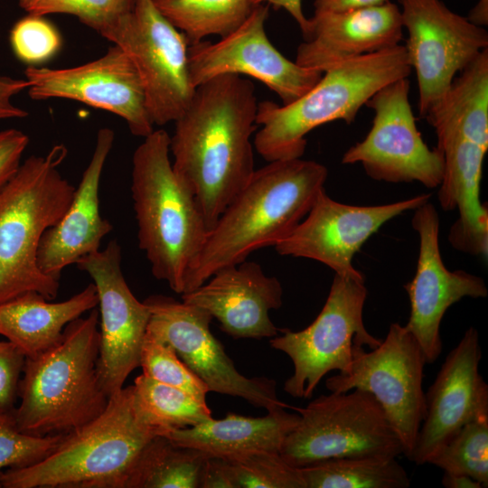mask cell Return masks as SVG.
I'll return each mask as SVG.
<instances>
[{
    "label": "cell",
    "mask_w": 488,
    "mask_h": 488,
    "mask_svg": "<svg viewBox=\"0 0 488 488\" xmlns=\"http://www.w3.org/2000/svg\"><path fill=\"white\" fill-rule=\"evenodd\" d=\"M258 103L249 80L222 74L197 86L174 121L172 166L193 193L209 230L255 171Z\"/></svg>",
    "instance_id": "1"
},
{
    "label": "cell",
    "mask_w": 488,
    "mask_h": 488,
    "mask_svg": "<svg viewBox=\"0 0 488 488\" xmlns=\"http://www.w3.org/2000/svg\"><path fill=\"white\" fill-rule=\"evenodd\" d=\"M267 163L254 171L209 230L183 294L221 268L275 246L301 222L324 189L328 171L320 163L301 157Z\"/></svg>",
    "instance_id": "2"
},
{
    "label": "cell",
    "mask_w": 488,
    "mask_h": 488,
    "mask_svg": "<svg viewBox=\"0 0 488 488\" xmlns=\"http://www.w3.org/2000/svg\"><path fill=\"white\" fill-rule=\"evenodd\" d=\"M163 431L139 408L133 385L109 397L105 410L63 434L41 461L5 470L0 488H127L144 447Z\"/></svg>",
    "instance_id": "3"
},
{
    "label": "cell",
    "mask_w": 488,
    "mask_h": 488,
    "mask_svg": "<svg viewBox=\"0 0 488 488\" xmlns=\"http://www.w3.org/2000/svg\"><path fill=\"white\" fill-rule=\"evenodd\" d=\"M164 129L144 137L132 158L131 194L138 246L153 276L182 295L209 229L190 189L174 172Z\"/></svg>",
    "instance_id": "4"
},
{
    "label": "cell",
    "mask_w": 488,
    "mask_h": 488,
    "mask_svg": "<svg viewBox=\"0 0 488 488\" xmlns=\"http://www.w3.org/2000/svg\"><path fill=\"white\" fill-rule=\"evenodd\" d=\"M99 325V310L93 308L70 322L57 344L26 357L20 403L14 411L21 431L39 436L66 434L105 410L109 397L98 374Z\"/></svg>",
    "instance_id": "5"
},
{
    "label": "cell",
    "mask_w": 488,
    "mask_h": 488,
    "mask_svg": "<svg viewBox=\"0 0 488 488\" xmlns=\"http://www.w3.org/2000/svg\"><path fill=\"white\" fill-rule=\"evenodd\" d=\"M411 70L405 46L398 44L324 71L310 90L290 104L258 103L256 151L267 162L302 157L310 131L335 120L351 124L379 89L408 78Z\"/></svg>",
    "instance_id": "6"
},
{
    "label": "cell",
    "mask_w": 488,
    "mask_h": 488,
    "mask_svg": "<svg viewBox=\"0 0 488 488\" xmlns=\"http://www.w3.org/2000/svg\"><path fill=\"white\" fill-rule=\"evenodd\" d=\"M68 150L53 145L31 155L0 189V303L37 292L53 300L60 280L38 266L41 239L68 209L75 187L60 173Z\"/></svg>",
    "instance_id": "7"
},
{
    "label": "cell",
    "mask_w": 488,
    "mask_h": 488,
    "mask_svg": "<svg viewBox=\"0 0 488 488\" xmlns=\"http://www.w3.org/2000/svg\"><path fill=\"white\" fill-rule=\"evenodd\" d=\"M296 409L299 421L279 450L283 459L295 467L336 458L403 454L401 441L384 409L366 390L331 392Z\"/></svg>",
    "instance_id": "8"
},
{
    "label": "cell",
    "mask_w": 488,
    "mask_h": 488,
    "mask_svg": "<svg viewBox=\"0 0 488 488\" xmlns=\"http://www.w3.org/2000/svg\"><path fill=\"white\" fill-rule=\"evenodd\" d=\"M367 298L364 280L334 275L327 299L316 318L301 331L283 330L270 340L286 353L294 372L284 390L296 399H311L322 379L332 371L347 372L355 346L374 349L381 339L371 334L363 322Z\"/></svg>",
    "instance_id": "9"
},
{
    "label": "cell",
    "mask_w": 488,
    "mask_h": 488,
    "mask_svg": "<svg viewBox=\"0 0 488 488\" xmlns=\"http://www.w3.org/2000/svg\"><path fill=\"white\" fill-rule=\"evenodd\" d=\"M427 360L415 337L405 325L393 323L379 346L366 352L355 346L351 367L325 380L331 392L361 389L372 394L384 409L410 455L426 412L423 389Z\"/></svg>",
    "instance_id": "10"
},
{
    "label": "cell",
    "mask_w": 488,
    "mask_h": 488,
    "mask_svg": "<svg viewBox=\"0 0 488 488\" xmlns=\"http://www.w3.org/2000/svg\"><path fill=\"white\" fill-rule=\"evenodd\" d=\"M101 36L119 46L135 64L154 125L180 117L195 91L189 73V43L154 1L136 0L133 11Z\"/></svg>",
    "instance_id": "11"
},
{
    "label": "cell",
    "mask_w": 488,
    "mask_h": 488,
    "mask_svg": "<svg viewBox=\"0 0 488 488\" xmlns=\"http://www.w3.org/2000/svg\"><path fill=\"white\" fill-rule=\"evenodd\" d=\"M409 89L408 79L402 78L379 89L366 102L374 112L371 128L343 154L342 164H361L376 181L418 182L436 188L444 174V155L424 142L409 103Z\"/></svg>",
    "instance_id": "12"
},
{
    "label": "cell",
    "mask_w": 488,
    "mask_h": 488,
    "mask_svg": "<svg viewBox=\"0 0 488 488\" xmlns=\"http://www.w3.org/2000/svg\"><path fill=\"white\" fill-rule=\"evenodd\" d=\"M408 63L424 117L446 95L455 77L488 48L484 27L450 10L441 0H398Z\"/></svg>",
    "instance_id": "13"
},
{
    "label": "cell",
    "mask_w": 488,
    "mask_h": 488,
    "mask_svg": "<svg viewBox=\"0 0 488 488\" xmlns=\"http://www.w3.org/2000/svg\"><path fill=\"white\" fill-rule=\"evenodd\" d=\"M144 302L150 310L146 332L170 344L210 391L244 399L267 411L289 408L277 398L275 380L248 378L238 371L211 333L212 316L207 311L163 295Z\"/></svg>",
    "instance_id": "14"
},
{
    "label": "cell",
    "mask_w": 488,
    "mask_h": 488,
    "mask_svg": "<svg viewBox=\"0 0 488 488\" xmlns=\"http://www.w3.org/2000/svg\"><path fill=\"white\" fill-rule=\"evenodd\" d=\"M269 5H256L246 21L216 42L206 40L188 47L192 84L196 88L222 74L252 77L287 105L310 90L324 72L286 58L269 41L265 23Z\"/></svg>",
    "instance_id": "15"
},
{
    "label": "cell",
    "mask_w": 488,
    "mask_h": 488,
    "mask_svg": "<svg viewBox=\"0 0 488 488\" xmlns=\"http://www.w3.org/2000/svg\"><path fill=\"white\" fill-rule=\"evenodd\" d=\"M122 251L110 240L103 250L89 254L77 267L93 280L99 314L98 374L108 397L124 388L140 358L150 310L130 290L122 271Z\"/></svg>",
    "instance_id": "16"
},
{
    "label": "cell",
    "mask_w": 488,
    "mask_h": 488,
    "mask_svg": "<svg viewBox=\"0 0 488 488\" xmlns=\"http://www.w3.org/2000/svg\"><path fill=\"white\" fill-rule=\"evenodd\" d=\"M24 76L32 99H66L106 110L123 118L136 136L155 130L139 73L116 44L87 63L63 69L28 66Z\"/></svg>",
    "instance_id": "17"
},
{
    "label": "cell",
    "mask_w": 488,
    "mask_h": 488,
    "mask_svg": "<svg viewBox=\"0 0 488 488\" xmlns=\"http://www.w3.org/2000/svg\"><path fill=\"white\" fill-rule=\"evenodd\" d=\"M429 198L423 193L387 204L357 206L336 202L324 189L301 222L274 247L281 256L313 259L335 275L364 280L352 265L355 254L383 224Z\"/></svg>",
    "instance_id": "18"
},
{
    "label": "cell",
    "mask_w": 488,
    "mask_h": 488,
    "mask_svg": "<svg viewBox=\"0 0 488 488\" xmlns=\"http://www.w3.org/2000/svg\"><path fill=\"white\" fill-rule=\"evenodd\" d=\"M411 224L418 234L419 251L416 274L404 286L410 302L405 326L421 346L427 363H432L442 352L440 325L446 310L464 297H486L488 289L482 277L445 266L439 249V217L432 203L415 209Z\"/></svg>",
    "instance_id": "19"
},
{
    "label": "cell",
    "mask_w": 488,
    "mask_h": 488,
    "mask_svg": "<svg viewBox=\"0 0 488 488\" xmlns=\"http://www.w3.org/2000/svg\"><path fill=\"white\" fill-rule=\"evenodd\" d=\"M479 333L468 328L446 357L426 397V412L408 459H428L465 424L488 418V385L479 373Z\"/></svg>",
    "instance_id": "20"
},
{
    "label": "cell",
    "mask_w": 488,
    "mask_h": 488,
    "mask_svg": "<svg viewBox=\"0 0 488 488\" xmlns=\"http://www.w3.org/2000/svg\"><path fill=\"white\" fill-rule=\"evenodd\" d=\"M182 301L199 306L216 318L221 331L234 339L272 338L277 328L269 312L283 303V288L253 261L221 268Z\"/></svg>",
    "instance_id": "21"
},
{
    "label": "cell",
    "mask_w": 488,
    "mask_h": 488,
    "mask_svg": "<svg viewBox=\"0 0 488 488\" xmlns=\"http://www.w3.org/2000/svg\"><path fill=\"white\" fill-rule=\"evenodd\" d=\"M296 50V62L325 71L342 62L399 44L403 24L391 2L340 13H314Z\"/></svg>",
    "instance_id": "22"
},
{
    "label": "cell",
    "mask_w": 488,
    "mask_h": 488,
    "mask_svg": "<svg viewBox=\"0 0 488 488\" xmlns=\"http://www.w3.org/2000/svg\"><path fill=\"white\" fill-rule=\"evenodd\" d=\"M114 136L108 127L99 130L91 159L75 187L68 209L41 239L38 266L44 274L57 280L65 267L99 250L103 238L113 229L100 213L99 185Z\"/></svg>",
    "instance_id": "23"
},
{
    "label": "cell",
    "mask_w": 488,
    "mask_h": 488,
    "mask_svg": "<svg viewBox=\"0 0 488 488\" xmlns=\"http://www.w3.org/2000/svg\"><path fill=\"white\" fill-rule=\"evenodd\" d=\"M436 147L445 163L438 202L443 210L459 212L448 239L460 251L486 256L488 209L480 200V183L488 149L460 137L437 142Z\"/></svg>",
    "instance_id": "24"
},
{
    "label": "cell",
    "mask_w": 488,
    "mask_h": 488,
    "mask_svg": "<svg viewBox=\"0 0 488 488\" xmlns=\"http://www.w3.org/2000/svg\"><path fill=\"white\" fill-rule=\"evenodd\" d=\"M286 408L267 411L264 417L228 413L193 427L174 429L164 436L174 443L195 448L208 456L229 457L252 451L279 452L286 436L296 427L299 414Z\"/></svg>",
    "instance_id": "25"
},
{
    "label": "cell",
    "mask_w": 488,
    "mask_h": 488,
    "mask_svg": "<svg viewBox=\"0 0 488 488\" xmlns=\"http://www.w3.org/2000/svg\"><path fill=\"white\" fill-rule=\"evenodd\" d=\"M50 301L32 291L0 303V335L25 357L36 356L57 344L70 322L97 307L98 295L91 283L65 301Z\"/></svg>",
    "instance_id": "26"
},
{
    "label": "cell",
    "mask_w": 488,
    "mask_h": 488,
    "mask_svg": "<svg viewBox=\"0 0 488 488\" xmlns=\"http://www.w3.org/2000/svg\"><path fill=\"white\" fill-rule=\"evenodd\" d=\"M424 118L437 142L460 137L488 149V48L455 77Z\"/></svg>",
    "instance_id": "27"
},
{
    "label": "cell",
    "mask_w": 488,
    "mask_h": 488,
    "mask_svg": "<svg viewBox=\"0 0 488 488\" xmlns=\"http://www.w3.org/2000/svg\"><path fill=\"white\" fill-rule=\"evenodd\" d=\"M208 457L164 435L156 436L139 455L127 488H202Z\"/></svg>",
    "instance_id": "28"
},
{
    "label": "cell",
    "mask_w": 488,
    "mask_h": 488,
    "mask_svg": "<svg viewBox=\"0 0 488 488\" xmlns=\"http://www.w3.org/2000/svg\"><path fill=\"white\" fill-rule=\"evenodd\" d=\"M396 458L343 457L299 468L305 488H408L410 480Z\"/></svg>",
    "instance_id": "29"
},
{
    "label": "cell",
    "mask_w": 488,
    "mask_h": 488,
    "mask_svg": "<svg viewBox=\"0 0 488 488\" xmlns=\"http://www.w3.org/2000/svg\"><path fill=\"white\" fill-rule=\"evenodd\" d=\"M189 45L211 35L224 37L238 29L256 5L251 0H153Z\"/></svg>",
    "instance_id": "30"
},
{
    "label": "cell",
    "mask_w": 488,
    "mask_h": 488,
    "mask_svg": "<svg viewBox=\"0 0 488 488\" xmlns=\"http://www.w3.org/2000/svg\"><path fill=\"white\" fill-rule=\"evenodd\" d=\"M136 402L150 423L163 431L193 427L211 418V411L189 393L145 374L133 384Z\"/></svg>",
    "instance_id": "31"
},
{
    "label": "cell",
    "mask_w": 488,
    "mask_h": 488,
    "mask_svg": "<svg viewBox=\"0 0 488 488\" xmlns=\"http://www.w3.org/2000/svg\"><path fill=\"white\" fill-rule=\"evenodd\" d=\"M230 488H305L300 468L279 452L252 451L221 457Z\"/></svg>",
    "instance_id": "32"
},
{
    "label": "cell",
    "mask_w": 488,
    "mask_h": 488,
    "mask_svg": "<svg viewBox=\"0 0 488 488\" xmlns=\"http://www.w3.org/2000/svg\"><path fill=\"white\" fill-rule=\"evenodd\" d=\"M445 473L465 474L488 486V418L465 424L427 461Z\"/></svg>",
    "instance_id": "33"
},
{
    "label": "cell",
    "mask_w": 488,
    "mask_h": 488,
    "mask_svg": "<svg viewBox=\"0 0 488 488\" xmlns=\"http://www.w3.org/2000/svg\"><path fill=\"white\" fill-rule=\"evenodd\" d=\"M140 367L143 374L164 384L180 389L206 402V384L180 359L167 343L145 333Z\"/></svg>",
    "instance_id": "34"
},
{
    "label": "cell",
    "mask_w": 488,
    "mask_h": 488,
    "mask_svg": "<svg viewBox=\"0 0 488 488\" xmlns=\"http://www.w3.org/2000/svg\"><path fill=\"white\" fill-rule=\"evenodd\" d=\"M136 3V0H33L25 11L42 16L70 14L102 35L129 14Z\"/></svg>",
    "instance_id": "35"
},
{
    "label": "cell",
    "mask_w": 488,
    "mask_h": 488,
    "mask_svg": "<svg viewBox=\"0 0 488 488\" xmlns=\"http://www.w3.org/2000/svg\"><path fill=\"white\" fill-rule=\"evenodd\" d=\"M63 434L44 436L21 431L12 413H0V475L6 469L33 465L59 445Z\"/></svg>",
    "instance_id": "36"
},
{
    "label": "cell",
    "mask_w": 488,
    "mask_h": 488,
    "mask_svg": "<svg viewBox=\"0 0 488 488\" xmlns=\"http://www.w3.org/2000/svg\"><path fill=\"white\" fill-rule=\"evenodd\" d=\"M43 17L29 14L16 22L10 32L14 55L30 66L52 59L61 47L60 33Z\"/></svg>",
    "instance_id": "37"
},
{
    "label": "cell",
    "mask_w": 488,
    "mask_h": 488,
    "mask_svg": "<svg viewBox=\"0 0 488 488\" xmlns=\"http://www.w3.org/2000/svg\"><path fill=\"white\" fill-rule=\"evenodd\" d=\"M25 355L9 341H0V413L14 411Z\"/></svg>",
    "instance_id": "38"
},
{
    "label": "cell",
    "mask_w": 488,
    "mask_h": 488,
    "mask_svg": "<svg viewBox=\"0 0 488 488\" xmlns=\"http://www.w3.org/2000/svg\"><path fill=\"white\" fill-rule=\"evenodd\" d=\"M28 144L27 135L18 129L9 128L0 132V189L19 168Z\"/></svg>",
    "instance_id": "39"
},
{
    "label": "cell",
    "mask_w": 488,
    "mask_h": 488,
    "mask_svg": "<svg viewBox=\"0 0 488 488\" xmlns=\"http://www.w3.org/2000/svg\"><path fill=\"white\" fill-rule=\"evenodd\" d=\"M29 82L25 79H15L0 74V120L23 118L28 112L13 102V97L27 89Z\"/></svg>",
    "instance_id": "40"
},
{
    "label": "cell",
    "mask_w": 488,
    "mask_h": 488,
    "mask_svg": "<svg viewBox=\"0 0 488 488\" xmlns=\"http://www.w3.org/2000/svg\"><path fill=\"white\" fill-rule=\"evenodd\" d=\"M389 0H314V13H340L380 5Z\"/></svg>",
    "instance_id": "41"
},
{
    "label": "cell",
    "mask_w": 488,
    "mask_h": 488,
    "mask_svg": "<svg viewBox=\"0 0 488 488\" xmlns=\"http://www.w3.org/2000/svg\"><path fill=\"white\" fill-rule=\"evenodd\" d=\"M254 5L267 4L275 9H284L298 24L302 33L307 28L308 18L305 17L302 8V0H251Z\"/></svg>",
    "instance_id": "42"
},
{
    "label": "cell",
    "mask_w": 488,
    "mask_h": 488,
    "mask_svg": "<svg viewBox=\"0 0 488 488\" xmlns=\"http://www.w3.org/2000/svg\"><path fill=\"white\" fill-rule=\"evenodd\" d=\"M442 484L446 488H481L482 484L465 474L445 473Z\"/></svg>",
    "instance_id": "43"
},
{
    "label": "cell",
    "mask_w": 488,
    "mask_h": 488,
    "mask_svg": "<svg viewBox=\"0 0 488 488\" xmlns=\"http://www.w3.org/2000/svg\"><path fill=\"white\" fill-rule=\"evenodd\" d=\"M466 18L475 25L486 26L488 24V0H478Z\"/></svg>",
    "instance_id": "44"
},
{
    "label": "cell",
    "mask_w": 488,
    "mask_h": 488,
    "mask_svg": "<svg viewBox=\"0 0 488 488\" xmlns=\"http://www.w3.org/2000/svg\"><path fill=\"white\" fill-rule=\"evenodd\" d=\"M20 6L25 10L33 0H18Z\"/></svg>",
    "instance_id": "45"
}]
</instances>
